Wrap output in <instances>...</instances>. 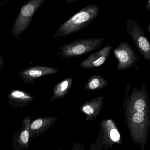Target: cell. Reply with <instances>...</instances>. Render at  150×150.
I'll list each match as a JSON object with an SVG mask.
<instances>
[{
    "instance_id": "1",
    "label": "cell",
    "mask_w": 150,
    "mask_h": 150,
    "mask_svg": "<svg viewBox=\"0 0 150 150\" xmlns=\"http://www.w3.org/2000/svg\"><path fill=\"white\" fill-rule=\"evenodd\" d=\"M124 105L132 137L143 146L146 140L149 124V100L144 84H142L140 89H132L130 94L126 96Z\"/></svg>"
},
{
    "instance_id": "2",
    "label": "cell",
    "mask_w": 150,
    "mask_h": 150,
    "mask_svg": "<svg viewBox=\"0 0 150 150\" xmlns=\"http://www.w3.org/2000/svg\"><path fill=\"white\" fill-rule=\"evenodd\" d=\"M99 13V7L95 4L87 6L62 23L54 37L67 36L86 28L97 18Z\"/></svg>"
},
{
    "instance_id": "3",
    "label": "cell",
    "mask_w": 150,
    "mask_h": 150,
    "mask_svg": "<svg viewBox=\"0 0 150 150\" xmlns=\"http://www.w3.org/2000/svg\"><path fill=\"white\" fill-rule=\"evenodd\" d=\"M105 40V38L77 39L60 46L57 55L64 59L81 57L100 49Z\"/></svg>"
},
{
    "instance_id": "4",
    "label": "cell",
    "mask_w": 150,
    "mask_h": 150,
    "mask_svg": "<svg viewBox=\"0 0 150 150\" xmlns=\"http://www.w3.org/2000/svg\"><path fill=\"white\" fill-rule=\"evenodd\" d=\"M45 0H30L23 4L18 14L11 33L16 39L28 28L34 14Z\"/></svg>"
},
{
    "instance_id": "5",
    "label": "cell",
    "mask_w": 150,
    "mask_h": 150,
    "mask_svg": "<svg viewBox=\"0 0 150 150\" xmlns=\"http://www.w3.org/2000/svg\"><path fill=\"white\" fill-rule=\"evenodd\" d=\"M126 32L131 38L139 53L146 60L150 61V42L143 28L137 21L129 19L126 22Z\"/></svg>"
},
{
    "instance_id": "6",
    "label": "cell",
    "mask_w": 150,
    "mask_h": 150,
    "mask_svg": "<svg viewBox=\"0 0 150 150\" xmlns=\"http://www.w3.org/2000/svg\"><path fill=\"white\" fill-rule=\"evenodd\" d=\"M115 57L118 61L116 68L119 71H126L135 65L138 57L131 45L126 42H121L114 51Z\"/></svg>"
},
{
    "instance_id": "7",
    "label": "cell",
    "mask_w": 150,
    "mask_h": 150,
    "mask_svg": "<svg viewBox=\"0 0 150 150\" xmlns=\"http://www.w3.org/2000/svg\"><path fill=\"white\" fill-rule=\"evenodd\" d=\"M59 70L49 67L35 66L21 71L18 73L20 79L27 84L35 83V80L38 78L58 73Z\"/></svg>"
},
{
    "instance_id": "8",
    "label": "cell",
    "mask_w": 150,
    "mask_h": 150,
    "mask_svg": "<svg viewBox=\"0 0 150 150\" xmlns=\"http://www.w3.org/2000/svg\"><path fill=\"white\" fill-rule=\"evenodd\" d=\"M112 49V45L108 43L104 48L83 59L80 64V66L84 69H92L101 66L109 57Z\"/></svg>"
},
{
    "instance_id": "9",
    "label": "cell",
    "mask_w": 150,
    "mask_h": 150,
    "mask_svg": "<svg viewBox=\"0 0 150 150\" xmlns=\"http://www.w3.org/2000/svg\"><path fill=\"white\" fill-rule=\"evenodd\" d=\"M104 96H98L85 102L81 107V111L86 115V120L92 121L99 115L104 101Z\"/></svg>"
},
{
    "instance_id": "10",
    "label": "cell",
    "mask_w": 150,
    "mask_h": 150,
    "mask_svg": "<svg viewBox=\"0 0 150 150\" xmlns=\"http://www.w3.org/2000/svg\"><path fill=\"white\" fill-rule=\"evenodd\" d=\"M57 119V117H47L37 118L32 121L30 126V137L39 136L46 131L53 125Z\"/></svg>"
},
{
    "instance_id": "11",
    "label": "cell",
    "mask_w": 150,
    "mask_h": 150,
    "mask_svg": "<svg viewBox=\"0 0 150 150\" xmlns=\"http://www.w3.org/2000/svg\"><path fill=\"white\" fill-rule=\"evenodd\" d=\"M8 97L12 105L20 106L29 104L35 99L30 94L20 89H14L10 91Z\"/></svg>"
},
{
    "instance_id": "12",
    "label": "cell",
    "mask_w": 150,
    "mask_h": 150,
    "mask_svg": "<svg viewBox=\"0 0 150 150\" xmlns=\"http://www.w3.org/2000/svg\"><path fill=\"white\" fill-rule=\"evenodd\" d=\"M102 126L106 139L114 143H121V135L115 124L111 119L104 120Z\"/></svg>"
},
{
    "instance_id": "13",
    "label": "cell",
    "mask_w": 150,
    "mask_h": 150,
    "mask_svg": "<svg viewBox=\"0 0 150 150\" xmlns=\"http://www.w3.org/2000/svg\"><path fill=\"white\" fill-rule=\"evenodd\" d=\"M73 82V78L69 77L57 84L53 89V94L51 97L50 100L64 97L71 87Z\"/></svg>"
},
{
    "instance_id": "14",
    "label": "cell",
    "mask_w": 150,
    "mask_h": 150,
    "mask_svg": "<svg viewBox=\"0 0 150 150\" xmlns=\"http://www.w3.org/2000/svg\"><path fill=\"white\" fill-rule=\"evenodd\" d=\"M108 86V81L103 76L94 75L89 78L84 88L86 90L93 91L102 89Z\"/></svg>"
},
{
    "instance_id": "15",
    "label": "cell",
    "mask_w": 150,
    "mask_h": 150,
    "mask_svg": "<svg viewBox=\"0 0 150 150\" xmlns=\"http://www.w3.org/2000/svg\"><path fill=\"white\" fill-rule=\"evenodd\" d=\"M23 122L24 128L20 133L17 141L20 146L26 148L28 146L29 141L30 137V126L31 123V117L30 116L27 117L23 119Z\"/></svg>"
},
{
    "instance_id": "16",
    "label": "cell",
    "mask_w": 150,
    "mask_h": 150,
    "mask_svg": "<svg viewBox=\"0 0 150 150\" xmlns=\"http://www.w3.org/2000/svg\"><path fill=\"white\" fill-rule=\"evenodd\" d=\"M4 64H5V62H4V59L2 56L0 55V72L1 71L4 67Z\"/></svg>"
},
{
    "instance_id": "17",
    "label": "cell",
    "mask_w": 150,
    "mask_h": 150,
    "mask_svg": "<svg viewBox=\"0 0 150 150\" xmlns=\"http://www.w3.org/2000/svg\"><path fill=\"white\" fill-rule=\"evenodd\" d=\"M146 10V11H150V1L148 0V1L146 4L145 6Z\"/></svg>"
},
{
    "instance_id": "18",
    "label": "cell",
    "mask_w": 150,
    "mask_h": 150,
    "mask_svg": "<svg viewBox=\"0 0 150 150\" xmlns=\"http://www.w3.org/2000/svg\"><path fill=\"white\" fill-rule=\"evenodd\" d=\"M147 30H148V33L150 34V24H149L148 28H147Z\"/></svg>"
},
{
    "instance_id": "19",
    "label": "cell",
    "mask_w": 150,
    "mask_h": 150,
    "mask_svg": "<svg viewBox=\"0 0 150 150\" xmlns=\"http://www.w3.org/2000/svg\"><path fill=\"white\" fill-rule=\"evenodd\" d=\"M77 150H79V149H77Z\"/></svg>"
}]
</instances>
